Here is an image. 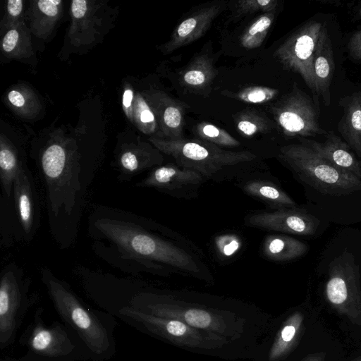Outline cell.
Returning <instances> with one entry per match:
<instances>
[{"label": "cell", "mask_w": 361, "mask_h": 361, "mask_svg": "<svg viewBox=\"0 0 361 361\" xmlns=\"http://www.w3.org/2000/svg\"><path fill=\"white\" fill-rule=\"evenodd\" d=\"M277 157L301 181L324 195L342 196L361 190V179L337 168L302 143L282 146Z\"/></svg>", "instance_id": "cell-3"}, {"label": "cell", "mask_w": 361, "mask_h": 361, "mask_svg": "<svg viewBox=\"0 0 361 361\" xmlns=\"http://www.w3.org/2000/svg\"><path fill=\"white\" fill-rule=\"evenodd\" d=\"M40 276L61 317L78 333L94 353H105L109 347V340L99 320L85 308L68 286L49 268H41Z\"/></svg>", "instance_id": "cell-4"}, {"label": "cell", "mask_w": 361, "mask_h": 361, "mask_svg": "<svg viewBox=\"0 0 361 361\" xmlns=\"http://www.w3.org/2000/svg\"><path fill=\"white\" fill-rule=\"evenodd\" d=\"M133 97V91L130 89L126 90L123 93V104L126 108H129L131 105Z\"/></svg>", "instance_id": "cell-39"}, {"label": "cell", "mask_w": 361, "mask_h": 361, "mask_svg": "<svg viewBox=\"0 0 361 361\" xmlns=\"http://www.w3.org/2000/svg\"><path fill=\"white\" fill-rule=\"evenodd\" d=\"M161 152L171 156L176 164L194 170L207 180L230 181L247 176L257 156L247 150L231 151L200 139L165 140L150 137Z\"/></svg>", "instance_id": "cell-2"}, {"label": "cell", "mask_w": 361, "mask_h": 361, "mask_svg": "<svg viewBox=\"0 0 361 361\" xmlns=\"http://www.w3.org/2000/svg\"><path fill=\"white\" fill-rule=\"evenodd\" d=\"M20 34L18 30L11 29L4 35L2 40V49L6 53H13L19 47Z\"/></svg>", "instance_id": "cell-34"}, {"label": "cell", "mask_w": 361, "mask_h": 361, "mask_svg": "<svg viewBox=\"0 0 361 361\" xmlns=\"http://www.w3.org/2000/svg\"><path fill=\"white\" fill-rule=\"evenodd\" d=\"M13 200L23 238L30 242L39 229L41 210L34 178L25 165L20 170L15 180Z\"/></svg>", "instance_id": "cell-13"}, {"label": "cell", "mask_w": 361, "mask_h": 361, "mask_svg": "<svg viewBox=\"0 0 361 361\" xmlns=\"http://www.w3.org/2000/svg\"><path fill=\"white\" fill-rule=\"evenodd\" d=\"M218 247L224 256L232 255L240 247V241L233 235L221 236L218 242Z\"/></svg>", "instance_id": "cell-33"}, {"label": "cell", "mask_w": 361, "mask_h": 361, "mask_svg": "<svg viewBox=\"0 0 361 361\" xmlns=\"http://www.w3.org/2000/svg\"><path fill=\"white\" fill-rule=\"evenodd\" d=\"M206 180L202 175L194 170L169 163L154 168L135 186L151 188L176 198L190 200L197 196Z\"/></svg>", "instance_id": "cell-11"}, {"label": "cell", "mask_w": 361, "mask_h": 361, "mask_svg": "<svg viewBox=\"0 0 361 361\" xmlns=\"http://www.w3.org/2000/svg\"><path fill=\"white\" fill-rule=\"evenodd\" d=\"M278 94L277 89L264 86H250L233 94V97L246 103L262 104L272 100Z\"/></svg>", "instance_id": "cell-29"}, {"label": "cell", "mask_w": 361, "mask_h": 361, "mask_svg": "<svg viewBox=\"0 0 361 361\" xmlns=\"http://www.w3.org/2000/svg\"><path fill=\"white\" fill-rule=\"evenodd\" d=\"M245 224L260 229L299 235H311L320 221L304 209L293 207L254 212L247 215Z\"/></svg>", "instance_id": "cell-12"}, {"label": "cell", "mask_w": 361, "mask_h": 361, "mask_svg": "<svg viewBox=\"0 0 361 361\" xmlns=\"http://www.w3.org/2000/svg\"><path fill=\"white\" fill-rule=\"evenodd\" d=\"M319 105L294 83L291 91L270 108L282 133L290 137H314L327 134L319 123Z\"/></svg>", "instance_id": "cell-7"}, {"label": "cell", "mask_w": 361, "mask_h": 361, "mask_svg": "<svg viewBox=\"0 0 361 361\" xmlns=\"http://www.w3.org/2000/svg\"><path fill=\"white\" fill-rule=\"evenodd\" d=\"M8 99L10 103L18 108L23 107L25 104L24 95L18 90H11L8 94Z\"/></svg>", "instance_id": "cell-36"}, {"label": "cell", "mask_w": 361, "mask_h": 361, "mask_svg": "<svg viewBox=\"0 0 361 361\" xmlns=\"http://www.w3.org/2000/svg\"><path fill=\"white\" fill-rule=\"evenodd\" d=\"M233 119L238 130L245 137L267 133L272 127L271 121L265 114L253 109L238 112Z\"/></svg>", "instance_id": "cell-27"}, {"label": "cell", "mask_w": 361, "mask_h": 361, "mask_svg": "<svg viewBox=\"0 0 361 361\" xmlns=\"http://www.w3.org/2000/svg\"><path fill=\"white\" fill-rule=\"evenodd\" d=\"M314 73L318 95L326 106L330 104V85L335 63L333 47L326 27L319 35L313 59Z\"/></svg>", "instance_id": "cell-18"}, {"label": "cell", "mask_w": 361, "mask_h": 361, "mask_svg": "<svg viewBox=\"0 0 361 361\" xmlns=\"http://www.w3.org/2000/svg\"><path fill=\"white\" fill-rule=\"evenodd\" d=\"M23 10V1L10 0L7 2V11L12 18L18 17Z\"/></svg>", "instance_id": "cell-37"}, {"label": "cell", "mask_w": 361, "mask_h": 361, "mask_svg": "<svg viewBox=\"0 0 361 361\" xmlns=\"http://www.w3.org/2000/svg\"><path fill=\"white\" fill-rule=\"evenodd\" d=\"M344 113L338 128L345 142L361 159V91L344 99Z\"/></svg>", "instance_id": "cell-20"}, {"label": "cell", "mask_w": 361, "mask_h": 361, "mask_svg": "<svg viewBox=\"0 0 361 361\" xmlns=\"http://www.w3.org/2000/svg\"><path fill=\"white\" fill-rule=\"evenodd\" d=\"M278 6L276 0H240L235 3V14L233 17L239 18L258 11L263 13L275 11Z\"/></svg>", "instance_id": "cell-30"}, {"label": "cell", "mask_w": 361, "mask_h": 361, "mask_svg": "<svg viewBox=\"0 0 361 361\" xmlns=\"http://www.w3.org/2000/svg\"><path fill=\"white\" fill-rule=\"evenodd\" d=\"M88 235L96 256L111 267L136 275L181 273L211 281L212 274L191 245L164 226L131 212L105 205L88 218Z\"/></svg>", "instance_id": "cell-1"}, {"label": "cell", "mask_w": 361, "mask_h": 361, "mask_svg": "<svg viewBox=\"0 0 361 361\" xmlns=\"http://www.w3.org/2000/svg\"><path fill=\"white\" fill-rule=\"evenodd\" d=\"M137 111L140 121L149 131L155 129V116L154 112L142 98H139L137 102Z\"/></svg>", "instance_id": "cell-32"}, {"label": "cell", "mask_w": 361, "mask_h": 361, "mask_svg": "<svg viewBox=\"0 0 361 361\" xmlns=\"http://www.w3.org/2000/svg\"><path fill=\"white\" fill-rule=\"evenodd\" d=\"M242 190L248 195L265 203L274 209L296 207L295 202L276 183L262 179L245 182Z\"/></svg>", "instance_id": "cell-22"}, {"label": "cell", "mask_w": 361, "mask_h": 361, "mask_svg": "<svg viewBox=\"0 0 361 361\" xmlns=\"http://www.w3.org/2000/svg\"><path fill=\"white\" fill-rule=\"evenodd\" d=\"M195 133L200 140L220 147H235L240 142L225 130L207 122H200L195 127Z\"/></svg>", "instance_id": "cell-28"}, {"label": "cell", "mask_w": 361, "mask_h": 361, "mask_svg": "<svg viewBox=\"0 0 361 361\" xmlns=\"http://www.w3.org/2000/svg\"><path fill=\"white\" fill-rule=\"evenodd\" d=\"M325 137L324 142L303 137L299 138V140L337 168L361 179V161L347 142L332 130L329 131Z\"/></svg>", "instance_id": "cell-15"}, {"label": "cell", "mask_w": 361, "mask_h": 361, "mask_svg": "<svg viewBox=\"0 0 361 361\" xmlns=\"http://www.w3.org/2000/svg\"><path fill=\"white\" fill-rule=\"evenodd\" d=\"M275 18V11L264 13L259 16L243 32L240 42L246 49H252L260 47L264 42Z\"/></svg>", "instance_id": "cell-26"}, {"label": "cell", "mask_w": 361, "mask_h": 361, "mask_svg": "<svg viewBox=\"0 0 361 361\" xmlns=\"http://www.w3.org/2000/svg\"><path fill=\"white\" fill-rule=\"evenodd\" d=\"M30 345L36 352L51 357L67 355L73 348L67 335L61 329L41 326H37L33 331Z\"/></svg>", "instance_id": "cell-21"}, {"label": "cell", "mask_w": 361, "mask_h": 361, "mask_svg": "<svg viewBox=\"0 0 361 361\" xmlns=\"http://www.w3.org/2000/svg\"><path fill=\"white\" fill-rule=\"evenodd\" d=\"M305 331V316L300 311L292 313L283 322L269 353L270 361L286 358L298 345Z\"/></svg>", "instance_id": "cell-19"}, {"label": "cell", "mask_w": 361, "mask_h": 361, "mask_svg": "<svg viewBox=\"0 0 361 361\" xmlns=\"http://www.w3.org/2000/svg\"><path fill=\"white\" fill-rule=\"evenodd\" d=\"M216 75L212 59L208 56L200 55L180 72L179 78L185 87L202 90L212 84Z\"/></svg>", "instance_id": "cell-24"}, {"label": "cell", "mask_w": 361, "mask_h": 361, "mask_svg": "<svg viewBox=\"0 0 361 361\" xmlns=\"http://www.w3.org/2000/svg\"><path fill=\"white\" fill-rule=\"evenodd\" d=\"M356 17L361 18V5L357 8V11L356 13Z\"/></svg>", "instance_id": "cell-40"}, {"label": "cell", "mask_w": 361, "mask_h": 361, "mask_svg": "<svg viewBox=\"0 0 361 361\" xmlns=\"http://www.w3.org/2000/svg\"><path fill=\"white\" fill-rule=\"evenodd\" d=\"M164 157L161 152L150 146H134L121 151L116 159L117 178L129 181L142 171L161 166Z\"/></svg>", "instance_id": "cell-17"}, {"label": "cell", "mask_w": 361, "mask_h": 361, "mask_svg": "<svg viewBox=\"0 0 361 361\" xmlns=\"http://www.w3.org/2000/svg\"><path fill=\"white\" fill-rule=\"evenodd\" d=\"M136 296L145 302L147 313L177 319L192 327L216 334L231 335L228 334L231 329L226 321L212 311L185 305L169 295L140 293Z\"/></svg>", "instance_id": "cell-9"}, {"label": "cell", "mask_w": 361, "mask_h": 361, "mask_svg": "<svg viewBox=\"0 0 361 361\" xmlns=\"http://www.w3.org/2000/svg\"><path fill=\"white\" fill-rule=\"evenodd\" d=\"M326 353L323 351L307 355L300 361H325Z\"/></svg>", "instance_id": "cell-38"}, {"label": "cell", "mask_w": 361, "mask_h": 361, "mask_svg": "<svg viewBox=\"0 0 361 361\" xmlns=\"http://www.w3.org/2000/svg\"><path fill=\"white\" fill-rule=\"evenodd\" d=\"M308 251L307 244L284 235H268L262 245V254L274 262H287L297 259Z\"/></svg>", "instance_id": "cell-23"}, {"label": "cell", "mask_w": 361, "mask_h": 361, "mask_svg": "<svg viewBox=\"0 0 361 361\" xmlns=\"http://www.w3.org/2000/svg\"><path fill=\"white\" fill-rule=\"evenodd\" d=\"M121 313L139 322L149 331L176 344L212 349L227 341L221 335L200 331L183 322L153 315L131 307L122 308Z\"/></svg>", "instance_id": "cell-8"}, {"label": "cell", "mask_w": 361, "mask_h": 361, "mask_svg": "<svg viewBox=\"0 0 361 361\" xmlns=\"http://www.w3.org/2000/svg\"><path fill=\"white\" fill-rule=\"evenodd\" d=\"M325 28L322 22L310 20L295 30L275 50L274 56L282 66L299 74L310 89L314 102L319 95L314 73L313 59L320 34Z\"/></svg>", "instance_id": "cell-6"}, {"label": "cell", "mask_w": 361, "mask_h": 361, "mask_svg": "<svg viewBox=\"0 0 361 361\" xmlns=\"http://www.w3.org/2000/svg\"><path fill=\"white\" fill-rule=\"evenodd\" d=\"M61 1L60 0H41L37 2V7L35 15L37 25L39 27L45 25H50L51 23L56 20V18L60 13Z\"/></svg>", "instance_id": "cell-31"}, {"label": "cell", "mask_w": 361, "mask_h": 361, "mask_svg": "<svg viewBox=\"0 0 361 361\" xmlns=\"http://www.w3.org/2000/svg\"><path fill=\"white\" fill-rule=\"evenodd\" d=\"M154 112L161 128L159 137L165 140L184 138L185 114L186 106L164 93L154 96Z\"/></svg>", "instance_id": "cell-16"}, {"label": "cell", "mask_w": 361, "mask_h": 361, "mask_svg": "<svg viewBox=\"0 0 361 361\" xmlns=\"http://www.w3.org/2000/svg\"><path fill=\"white\" fill-rule=\"evenodd\" d=\"M29 286L23 269L15 263L7 264L0 279V344L6 343L17 326L19 314L23 312Z\"/></svg>", "instance_id": "cell-10"}, {"label": "cell", "mask_w": 361, "mask_h": 361, "mask_svg": "<svg viewBox=\"0 0 361 361\" xmlns=\"http://www.w3.org/2000/svg\"><path fill=\"white\" fill-rule=\"evenodd\" d=\"M325 298L338 314L361 329V287L359 266L347 249L329 264Z\"/></svg>", "instance_id": "cell-5"}, {"label": "cell", "mask_w": 361, "mask_h": 361, "mask_svg": "<svg viewBox=\"0 0 361 361\" xmlns=\"http://www.w3.org/2000/svg\"><path fill=\"white\" fill-rule=\"evenodd\" d=\"M350 361H361V355L351 360Z\"/></svg>", "instance_id": "cell-41"}, {"label": "cell", "mask_w": 361, "mask_h": 361, "mask_svg": "<svg viewBox=\"0 0 361 361\" xmlns=\"http://www.w3.org/2000/svg\"><path fill=\"white\" fill-rule=\"evenodd\" d=\"M349 56L355 61H361V29L355 31L347 45Z\"/></svg>", "instance_id": "cell-35"}, {"label": "cell", "mask_w": 361, "mask_h": 361, "mask_svg": "<svg viewBox=\"0 0 361 361\" xmlns=\"http://www.w3.org/2000/svg\"><path fill=\"white\" fill-rule=\"evenodd\" d=\"M25 164L18 157L17 150L1 139L0 149V180L1 197L9 200L13 197L15 180Z\"/></svg>", "instance_id": "cell-25"}, {"label": "cell", "mask_w": 361, "mask_h": 361, "mask_svg": "<svg viewBox=\"0 0 361 361\" xmlns=\"http://www.w3.org/2000/svg\"><path fill=\"white\" fill-rule=\"evenodd\" d=\"M224 6V2H216L192 12L176 26L169 40L162 45L161 51L170 54L200 38Z\"/></svg>", "instance_id": "cell-14"}]
</instances>
